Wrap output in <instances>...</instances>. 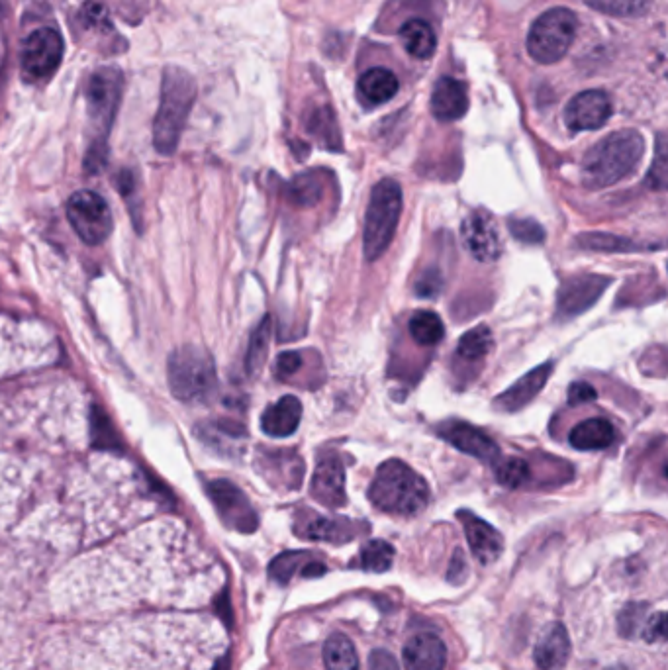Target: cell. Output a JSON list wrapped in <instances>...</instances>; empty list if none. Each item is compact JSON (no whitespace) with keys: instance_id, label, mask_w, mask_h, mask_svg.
I'll list each match as a JSON object with an SVG mask.
<instances>
[{"instance_id":"obj_4","label":"cell","mask_w":668,"mask_h":670,"mask_svg":"<svg viewBox=\"0 0 668 670\" xmlns=\"http://www.w3.org/2000/svg\"><path fill=\"white\" fill-rule=\"evenodd\" d=\"M124 89V77L116 67H102L93 73L87 87L89 120L95 128V140L87 153V169L98 173L106 161V136L112 128Z\"/></svg>"},{"instance_id":"obj_40","label":"cell","mask_w":668,"mask_h":670,"mask_svg":"<svg viewBox=\"0 0 668 670\" xmlns=\"http://www.w3.org/2000/svg\"><path fill=\"white\" fill-rule=\"evenodd\" d=\"M649 185L655 191H665L667 189V145H665V136L659 138V145H657V157L655 163L651 167L649 173Z\"/></svg>"},{"instance_id":"obj_42","label":"cell","mask_w":668,"mask_h":670,"mask_svg":"<svg viewBox=\"0 0 668 670\" xmlns=\"http://www.w3.org/2000/svg\"><path fill=\"white\" fill-rule=\"evenodd\" d=\"M302 369V355L298 351H285L279 355L275 363V375L281 381H287L292 375H296Z\"/></svg>"},{"instance_id":"obj_33","label":"cell","mask_w":668,"mask_h":670,"mask_svg":"<svg viewBox=\"0 0 668 670\" xmlns=\"http://www.w3.org/2000/svg\"><path fill=\"white\" fill-rule=\"evenodd\" d=\"M308 561H312V557L310 553H304V551L283 553L277 559H273V563L269 565V576L279 584H287L296 573H302Z\"/></svg>"},{"instance_id":"obj_31","label":"cell","mask_w":668,"mask_h":670,"mask_svg":"<svg viewBox=\"0 0 668 670\" xmlns=\"http://www.w3.org/2000/svg\"><path fill=\"white\" fill-rule=\"evenodd\" d=\"M394 561V547L382 539L367 541L361 547L359 567L369 573H386Z\"/></svg>"},{"instance_id":"obj_3","label":"cell","mask_w":668,"mask_h":670,"mask_svg":"<svg viewBox=\"0 0 668 670\" xmlns=\"http://www.w3.org/2000/svg\"><path fill=\"white\" fill-rule=\"evenodd\" d=\"M375 508L392 516H418L430 504V486L398 459L382 463L369 488Z\"/></svg>"},{"instance_id":"obj_12","label":"cell","mask_w":668,"mask_h":670,"mask_svg":"<svg viewBox=\"0 0 668 670\" xmlns=\"http://www.w3.org/2000/svg\"><path fill=\"white\" fill-rule=\"evenodd\" d=\"M612 285L610 277L604 275H576L563 283L557 296V316L569 320L590 310L606 288Z\"/></svg>"},{"instance_id":"obj_21","label":"cell","mask_w":668,"mask_h":670,"mask_svg":"<svg viewBox=\"0 0 668 670\" xmlns=\"http://www.w3.org/2000/svg\"><path fill=\"white\" fill-rule=\"evenodd\" d=\"M571 655V639L563 623H551L543 629L533 657L541 670H561Z\"/></svg>"},{"instance_id":"obj_19","label":"cell","mask_w":668,"mask_h":670,"mask_svg":"<svg viewBox=\"0 0 668 670\" xmlns=\"http://www.w3.org/2000/svg\"><path fill=\"white\" fill-rule=\"evenodd\" d=\"M296 533L300 537L312 539V541H330V543H345L351 541L355 535H359V524L351 522L347 518H322L314 512H304L298 518Z\"/></svg>"},{"instance_id":"obj_35","label":"cell","mask_w":668,"mask_h":670,"mask_svg":"<svg viewBox=\"0 0 668 670\" xmlns=\"http://www.w3.org/2000/svg\"><path fill=\"white\" fill-rule=\"evenodd\" d=\"M322 183L318 179H314L312 175H300L294 179V183L290 185V200L296 206H314L322 200Z\"/></svg>"},{"instance_id":"obj_26","label":"cell","mask_w":668,"mask_h":670,"mask_svg":"<svg viewBox=\"0 0 668 670\" xmlns=\"http://www.w3.org/2000/svg\"><path fill=\"white\" fill-rule=\"evenodd\" d=\"M400 40L404 49L416 57V59H430L431 55L435 53L437 48V38L435 32L426 20L414 18L408 20L402 28H400Z\"/></svg>"},{"instance_id":"obj_30","label":"cell","mask_w":668,"mask_h":670,"mask_svg":"<svg viewBox=\"0 0 668 670\" xmlns=\"http://www.w3.org/2000/svg\"><path fill=\"white\" fill-rule=\"evenodd\" d=\"M408 330H410V335L414 337V341L422 347L437 345L445 335V326H443L441 318L430 310H422V312L414 314L410 324H408Z\"/></svg>"},{"instance_id":"obj_11","label":"cell","mask_w":668,"mask_h":670,"mask_svg":"<svg viewBox=\"0 0 668 670\" xmlns=\"http://www.w3.org/2000/svg\"><path fill=\"white\" fill-rule=\"evenodd\" d=\"M461 236L467 251L480 263H494L504 251L496 220L486 210H475L463 220Z\"/></svg>"},{"instance_id":"obj_24","label":"cell","mask_w":668,"mask_h":670,"mask_svg":"<svg viewBox=\"0 0 668 670\" xmlns=\"http://www.w3.org/2000/svg\"><path fill=\"white\" fill-rule=\"evenodd\" d=\"M398 89H400V83L396 75L384 67H373L365 71L357 83L359 100L371 108L392 100L398 93Z\"/></svg>"},{"instance_id":"obj_15","label":"cell","mask_w":668,"mask_h":670,"mask_svg":"<svg viewBox=\"0 0 668 670\" xmlns=\"http://www.w3.org/2000/svg\"><path fill=\"white\" fill-rule=\"evenodd\" d=\"M310 492L316 502L332 510H337L347 504L345 465L339 455L328 453L318 461L314 477L310 482Z\"/></svg>"},{"instance_id":"obj_16","label":"cell","mask_w":668,"mask_h":670,"mask_svg":"<svg viewBox=\"0 0 668 670\" xmlns=\"http://www.w3.org/2000/svg\"><path fill=\"white\" fill-rule=\"evenodd\" d=\"M459 522L463 524L469 547L475 555L478 563L482 565H490L494 561L500 559L502 551H504V537L496 527L490 526L488 522L480 520L473 512L469 510H461L457 512Z\"/></svg>"},{"instance_id":"obj_29","label":"cell","mask_w":668,"mask_h":670,"mask_svg":"<svg viewBox=\"0 0 668 670\" xmlns=\"http://www.w3.org/2000/svg\"><path fill=\"white\" fill-rule=\"evenodd\" d=\"M494 347V337L490 328L477 326L463 335L457 343V357L467 363L482 361Z\"/></svg>"},{"instance_id":"obj_49","label":"cell","mask_w":668,"mask_h":670,"mask_svg":"<svg viewBox=\"0 0 668 670\" xmlns=\"http://www.w3.org/2000/svg\"><path fill=\"white\" fill-rule=\"evenodd\" d=\"M606 670H629V669H625V667H610V669Z\"/></svg>"},{"instance_id":"obj_34","label":"cell","mask_w":668,"mask_h":670,"mask_svg":"<svg viewBox=\"0 0 668 670\" xmlns=\"http://www.w3.org/2000/svg\"><path fill=\"white\" fill-rule=\"evenodd\" d=\"M590 8L610 16H643L651 8V0H584Z\"/></svg>"},{"instance_id":"obj_7","label":"cell","mask_w":668,"mask_h":670,"mask_svg":"<svg viewBox=\"0 0 668 670\" xmlns=\"http://www.w3.org/2000/svg\"><path fill=\"white\" fill-rule=\"evenodd\" d=\"M578 18L569 8H551L543 12L527 34V53L541 65L561 61L573 46Z\"/></svg>"},{"instance_id":"obj_13","label":"cell","mask_w":668,"mask_h":670,"mask_svg":"<svg viewBox=\"0 0 668 670\" xmlns=\"http://www.w3.org/2000/svg\"><path fill=\"white\" fill-rule=\"evenodd\" d=\"M437 435L445 439L449 445L459 449L465 455H471L484 463H496L500 457V449L496 441L475 426L459 420H449L437 426Z\"/></svg>"},{"instance_id":"obj_23","label":"cell","mask_w":668,"mask_h":670,"mask_svg":"<svg viewBox=\"0 0 668 670\" xmlns=\"http://www.w3.org/2000/svg\"><path fill=\"white\" fill-rule=\"evenodd\" d=\"M302 420V402L296 396H283L269 406L261 418V430L271 437H288L298 430Z\"/></svg>"},{"instance_id":"obj_14","label":"cell","mask_w":668,"mask_h":670,"mask_svg":"<svg viewBox=\"0 0 668 670\" xmlns=\"http://www.w3.org/2000/svg\"><path fill=\"white\" fill-rule=\"evenodd\" d=\"M612 112V98L604 91H584L567 104L565 124L571 132L600 130L610 120Z\"/></svg>"},{"instance_id":"obj_32","label":"cell","mask_w":668,"mask_h":670,"mask_svg":"<svg viewBox=\"0 0 668 670\" xmlns=\"http://www.w3.org/2000/svg\"><path fill=\"white\" fill-rule=\"evenodd\" d=\"M269 343H271V318H263L261 324L255 328V332L251 335L249 341V349H247V357H245V367L249 375H255L269 353Z\"/></svg>"},{"instance_id":"obj_9","label":"cell","mask_w":668,"mask_h":670,"mask_svg":"<svg viewBox=\"0 0 668 670\" xmlns=\"http://www.w3.org/2000/svg\"><path fill=\"white\" fill-rule=\"evenodd\" d=\"M206 490L224 526L239 533H253L259 527L257 512L253 510L249 498L234 482L224 479L210 480L206 484Z\"/></svg>"},{"instance_id":"obj_47","label":"cell","mask_w":668,"mask_h":670,"mask_svg":"<svg viewBox=\"0 0 668 670\" xmlns=\"http://www.w3.org/2000/svg\"><path fill=\"white\" fill-rule=\"evenodd\" d=\"M216 608H218V616H220L224 622L228 623V627H232V622H234V620H232V606H230V598H228L226 592L220 596Z\"/></svg>"},{"instance_id":"obj_39","label":"cell","mask_w":668,"mask_h":670,"mask_svg":"<svg viewBox=\"0 0 668 670\" xmlns=\"http://www.w3.org/2000/svg\"><path fill=\"white\" fill-rule=\"evenodd\" d=\"M93 437H95L96 447L100 449H120V439L108 418L102 414V410L95 408L93 412Z\"/></svg>"},{"instance_id":"obj_25","label":"cell","mask_w":668,"mask_h":670,"mask_svg":"<svg viewBox=\"0 0 668 670\" xmlns=\"http://www.w3.org/2000/svg\"><path fill=\"white\" fill-rule=\"evenodd\" d=\"M569 441L578 451H600L616 441V430L604 418H590L574 426Z\"/></svg>"},{"instance_id":"obj_43","label":"cell","mask_w":668,"mask_h":670,"mask_svg":"<svg viewBox=\"0 0 668 670\" xmlns=\"http://www.w3.org/2000/svg\"><path fill=\"white\" fill-rule=\"evenodd\" d=\"M643 639L649 643H661L667 639V627H665V612L653 614L647 622L643 623Z\"/></svg>"},{"instance_id":"obj_1","label":"cell","mask_w":668,"mask_h":670,"mask_svg":"<svg viewBox=\"0 0 668 670\" xmlns=\"http://www.w3.org/2000/svg\"><path fill=\"white\" fill-rule=\"evenodd\" d=\"M645 153V140L635 130H620L590 147L582 161V185L590 191L608 189L629 177Z\"/></svg>"},{"instance_id":"obj_41","label":"cell","mask_w":668,"mask_h":670,"mask_svg":"<svg viewBox=\"0 0 668 670\" xmlns=\"http://www.w3.org/2000/svg\"><path fill=\"white\" fill-rule=\"evenodd\" d=\"M443 290V277L437 269H428L416 283V294L422 298H435Z\"/></svg>"},{"instance_id":"obj_18","label":"cell","mask_w":668,"mask_h":670,"mask_svg":"<svg viewBox=\"0 0 668 670\" xmlns=\"http://www.w3.org/2000/svg\"><path fill=\"white\" fill-rule=\"evenodd\" d=\"M469 110L467 85L453 77H441L431 95V112L441 122L461 120Z\"/></svg>"},{"instance_id":"obj_17","label":"cell","mask_w":668,"mask_h":670,"mask_svg":"<svg viewBox=\"0 0 668 670\" xmlns=\"http://www.w3.org/2000/svg\"><path fill=\"white\" fill-rule=\"evenodd\" d=\"M553 375V361H547L539 367H535L533 371H529L525 377H522L514 386H510L508 390H504L502 394L496 396L494 400V410L504 412V414H514L524 410L529 402H533V398L545 388L547 381Z\"/></svg>"},{"instance_id":"obj_45","label":"cell","mask_w":668,"mask_h":670,"mask_svg":"<svg viewBox=\"0 0 668 670\" xmlns=\"http://www.w3.org/2000/svg\"><path fill=\"white\" fill-rule=\"evenodd\" d=\"M369 670H400V665L392 653L377 649L369 657Z\"/></svg>"},{"instance_id":"obj_2","label":"cell","mask_w":668,"mask_h":670,"mask_svg":"<svg viewBox=\"0 0 668 670\" xmlns=\"http://www.w3.org/2000/svg\"><path fill=\"white\" fill-rule=\"evenodd\" d=\"M196 100V81L181 67H167L161 81V100L153 122V145L161 155L177 151Z\"/></svg>"},{"instance_id":"obj_6","label":"cell","mask_w":668,"mask_h":670,"mask_svg":"<svg viewBox=\"0 0 668 670\" xmlns=\"http://www.w3.org/2000/svg\"><path fill=\"white\" fill-rule=\"evenodd\" d=\"M402 214V189L394 179H382L371 192L367 216L363 251L367 261H377L384 255L394 240Z\"/></svg>"},{"instance_id":"obj_10","label":"cell","mask_w":668,"mask_h":670,"mask_svg":"<svg viewBox=\"0 0 668 670\" xmlns=\"http://www.w3.org/2000/svg\"><path fill=\"white\" fill-rule=\"evenodd\" d=\"M65 53L63 38L57 30L42 28L28 36L22 48V73L30 81H44L61 65Z\"/></svg>"},{"instance_id":"obj_37","label":"cell","mask_w":668,"mask_h":670,"mask_svg":"<svg viewBox=\"0 0 668 670\" xmlns=\"http://www.w3.org/2000/svg\"><path fill=\"white\" fill-rule=\"evenodd\" d=\"M508 226H510V234L522 243L539 245L547 238L543 226L533 218H514V220H510Z\"/></svg>"},{"instance_id":"obj_44","label":"cell","mask_w":668,"mask_h":670,"mask_svg":"<svg viewBox=\"0 0 668 670\" xmlns=\"http://www.w3.org/2000/svg\"><path fill=\"white\" fill-rule=\"evenodd\" d=\"M598 396L596 388L588 383H573L569 386V404L571 406H580V404H588L594 402Z\"/></svg>"},{"instance_id":"obj_28","label":"cell","mask_w":668,"mask_h":670,"mask_svg":"<svg viewBox=\"0 0 668 670\" xmlns=\"http://www.w3.org/2000/svg\"><path fill=\"white\" fill-rule=\"evenodd\" d=\"M576 245L582 249L590 251H606V253H633V251H643V249H653L655 245H641L637 241L627 240L614 234H604V232H588L580 234L576 238Z\"/></svg>"},{"instance_id":"obj_48","label":"cell","mask_w":668,"mask_h":670,"mask_svg":"<svg viewBox=\"0 0 668 670\" xmlns=\"http://www.w3.org/2000/svg\"><path fill=\"white\" fill-rule=\"evenodd\" d=\"M230 665H232V661H230V655H226V657H222L216 665H214V669L212 670H230Z\"/></svg>"},{"instance_id":"obj_20","label":"cell","mask_w":668,"mask_h":670,"mask_svg":"<svg viewBox=\"0 0 668 670\" xmlns=\"http://www.w3.org/2000/svg\"><path fill=\"white\" fill-rule=\"evenodd\" d=\"M402 661L406 670H443L447 663V649L437 635L418 633L406 643Z\"/></svg>"},{"instance_id":"obj_38","label":"cell","mask_w":668,"mask_h":670,"mask_svg":"<svg viewBox=\"0 0 668 670\" xmlns=\"http://www.w3.org/2000/svg\"><path fill=\"white\" fill-rule=\"evenodd\" d=\"M645 612H647V604H637V602H631L621 610L618 625H620V633L623 637L631 639L637 635V629L645 623Z\"/></svg>"},{"instance_id":"obj_36","label":"cell","mask_w":668,"mask_h":670,"mask_svg":"<svg viewBox=\"0 0 668 670\" xmlns=\"http://www.w3.org/2000/svg\"><path fill=\"white\" fill-rule=\"evenodd\" d=\"M496 480L504 486V488H520L524 486L527 479H529V465L522 461V459H504V461H496Z\"/></svg>"},{"instance_id":"obj_27","label":"cell","mask_w":668,"mask_h":670,"mask_svg":"<svg viewBox=\"0 0 668 670\" xmlns=\"http://www.w3.org/2000/svg\"><path fill=\"white\" fill-rule=\"evenodd\" d=\"M324 663L328 670H359V657L347 635L334 633L324 645Z\"/></svg>"},{"instance_id":"obj_8","label":"cell","mask_w":668,"mask_h":670,"mask_svg":"<svg viewBox=\"0 0 668 670\" xmlns=\"http://www.w3.org/2000/svg\"><path fill=\"white\" fill-rule=\"evenodd\" d=\"M67 218L75 234L87 245H100L108 240L114 228L108 202L93 191L75 192L67 202Z\"/></svg>"},{"instance_id":"obj_46","label":"cell","mask_w":668,"mask_h":670,"mask_svg":"<svg viewBox=\"0 0 668 670\" xmlns=\"http://www.w3.org/2000/svg\"><path fill=\"white\" fill-rule=\"evenodd\" d=\"M83 18H85L89 24H93V26L98 28L102 22H106V10H104L100 4L89 2V4H85V8H83Z\"/></svg>"},{"instance_id":"obj_5","label":"cell","mask_w":668,"mask_h":670,"mask_svg":"<svg viewBox=\"0 0 668 670\" xmlns=\"http://www.w3.org/2000/svg\"><path fill=\"white\" fill-rule=\"evenodd\" d=\"M167 379L173 396L187 404H206L218 390L214 361L196 345H185L171 353Z\"/></svg>"},{"instance_id":"obj_22","label":"cell","mask_w":668,"mask_h":670,"mask_svg":"<svg viewBox=\"0 0 668 670\" xmlns=\"http://www.w3.org/2000/svg\"><path fill=\"white\" fill-rule=\"evenodd\" d=\"M196 435L212 447L216 453L224 457H238L243 451V443L247 439L245 428L234 420H216L204 422L196 428Z\"/></svg>"}]
</instances>
